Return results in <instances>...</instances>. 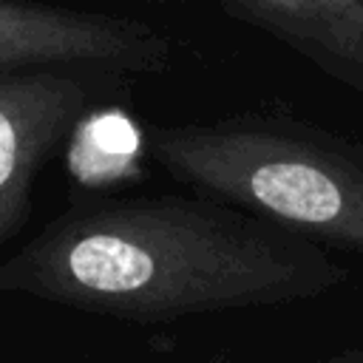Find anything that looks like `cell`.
I'll use <instances>...</instances> for the list:
<instances>
[{
  "label": "cell",
  "instance_id": "obj_4",
  "mask_svg": "<svg viewBox=\"0 0 363 363\" xmlns=\"http://www.w3.org/2000/svg\"><path fill=\"white\" fill-rule=\"evenodd\" d=\"M170 62V37L147 20L43 0H0V71L74 65L139 79L164 74Z\"/></svg>",
  "mask_w": 363,
  "mask_h": 363
},
{
  "label": "cell",
  "instance_id": "obj_7",
  "mask_svg": "<svg viewBox=\"0 0 363 363\" xmlns=\"http://www.w3.org/2000/svg\"><path fill=\"white\" fill-rule=\"evenodd\" d=\"M119 3H130V6H170L176 0H119Z\"/></svg>",
  "mask_w": 363,
  "mask_h": 363
},
{
  "label": "cell",
  "instance_id": "obj_3",
  "mask_svg": "<svg viewBox=\"0 0 363 363\" xmlns=\"http://www.w3.org/2000/svg\"><path fill=\"white\" fill-rule=\"evenodd\" d=\"M130 79L74 65H28L0 71V244L31 210L43 164L74 128Z\"/></svg>",
  "mask_w": 363,
  "mask_h": 363
},
{
  "label": "cell",
  "instance_id": "obj_5",
  "mask_svg": "<svg viewBox=\"0 0 363 363\" xmlns=\"http://www.w3.org/2000/svg\"><path fill=\"white\" fill-rule=\"evenodd\" d=\"M329 79L363 94V0H213Z\"/></svg>",
  "mask_w": 363,
  "mask_h": 363
},
{
  "label": "cell",
  "instance_id": "obj_6",
  "mask_svg": "<svg viewBox=\"0 0 363 363\" xmlns=\"http://www.w3.org/2000/svg\"><path fill=\"white\" fill-rule=\"evenodd\" d=\"M312 363H363V346H349V349H340L335 354L318 357Z\"/></svg>",
  "mask_w": 363,
  "mask_h": 363
},
{
  "label": "cell",
  "instance_id": "obj_2",
  "mask_svg": "<svg viewBox=\"0 0 363 363\" xmlns=\"http://www.w3.org/2000/svg\"><path fill=\"white\" fill-rule=\"evenodd\" d=\"M147 156L182 187L363 258V142L284 111L150 125Z\"/></svg>",
  "mask_w": 363,
  "mask_h": 363
},
{
  "label": "cell",
  "instance_id": "obj_1",
  "mask_svg": "<svg viewBox=\"0 0 363 363\" xmlns=\"http://www.w3.org/2000/svg\"><path fill=\"white\" fill-rule=\"evenodd\" d=\"M346 281L318 241L193 190L77 204L0 261V295L128 323L318 301Z\"/></svg>",
  "mask_w": 363,
  "mask_h": 363
},
{
  "label": "cell",
  "instance_id": "obj_8",
  "mask_svg": "<svg viewBox=\"0 0 363 363\" xmlns=\"http://www.w3.org/2000/svg\"><path fill=\"white\" fill-rule=\"evenodd\" d=\"M199 363H227V357H210V360H199Z\"/></svg>",
  "mask_w": 363,
  "mask_h": 363
}]
</instances>
